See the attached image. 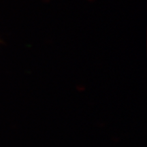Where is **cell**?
Instances as JSON below:
<instances>
[]
</instances>
